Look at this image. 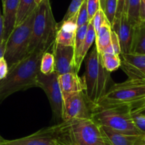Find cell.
<instances>
[{"label":"cell","mask_w":145,"mask_h":145,"mask_svg":"<svg viewBox=\"0 0 145 145\" xmlns=\"http://www.w3.org/2000/svg\"><path fill=\"white\" fill-rule=\"evenodd\" d=\"M44 53L33 51L9 68L8 74L0 80V103L14 93L38 88V76Z\"/></svg>","instance_id":"cell-1"},{"label":"cell","mask_w":145,"mask_h":145,"mask_svg":"<svg viewBox=\"0 0 145 145\" xmlns=\"http://www.w3.org/2000/svg\"><path fill=\"white\" fill-rule=\"evenodd\" d=\"M57 31L58 23L54 19L50 0H43L36 9L28 54L49 51L55 44Z\"/></svg>","instance_id":"cell-2"},{"label":"cell","mask_w":145,"mask_h":145,"mask_svg":"<svg viewBox=\"0 0 145 145\" xmlns=\"http://www.w3.org/2000/svg\"><path fill=\"white\" fill-rule=\"evenodd\" d=\"M86 71L83 80L86 85V95L95 104L100 103L109 88L112 86L111 72L105 69L102 56L95 45L84 59Z\"/></svg>","instance_id":"cell-3"},{"label":"cell","mask_w":145,"mask_h":145,"mask_svg":"<svg viewBox=\"0 0 145 145\" xmlns=\"http://www.w3.org/2000/svg\"><path fill=\"white\" fill-rule=\"evenodd\" d=\"M92 119L100 126L107 127L121 133L143 135L134 123L129 104H96Z\"/></svg>","instance_id":"cell-4"},{"label":"cell","mask_w":145,"mask_h":145,"mask_svg":"<svg viewBox=\"0 0 145 145\" xmlns=\"http://www.w3.org/2000/svg\"><path fill=\"white\" fill-rule=\"evenodd\" d=\"M2 145H73L70 134V121L42 128L24 137L3 139Z\"/></svg>","instance_id":"cell-5"},{"label":"cell","mask_w":145,"mask_h":145,"mask_svg":"<svg viewBox=\"0 0 145 145\" xmlns=\"http://www.w3.org/2000/svg\"><path fill=\"white\" fill-rule=\"evenodd\" d=\"M35 13L36 10L22 23L15 26L7 40L4 58L7 62L9 68L22 61L28 55Z\"/></svg>","instance_id":"cell-6"},{"label":"cell","mask_w":145,"mask_h":145,"mask_svg":"<svg viewBox=\"0 0 145 145\" xmlns=\"http://www.w3.org/2000/svg\"><path fill=\"white\" fill-rule=\"evenodd\" d=\"M144 96L145 79L128 78L112 85L99 103L129 104Z\"/></svg>","instance_id":"cell-7"},{"label":"cell","mask_w":145,"mask_h":145,"mask_svg":"<svg viewBox=\"0 0 145 145\" xmlns=\"http://www.w3.org/2000/svg\"><path fill=\"white\" fill-rule=\"evenodd\" d=\"M70 121V134L73 145H107L100 125L93 119Z\"/></svg>","instance_id":"cell-8"},{"label":"cell","mask_w":145,"mask_h":145,"mask_svg":"<svg viewBox=\"0 0 145 145\" xmlns=\"http://www.w3.org/2000/svg\"><path fill=\"white\" fill-rule=\"evenodd\" d=\"M38 87L44 90L48 97L54 120L57 123L63 122V97L58 81V75L56 72L50 75H44L40 72L38 76Z\"/></svg>","instance_id":"cell-9"},{"label":"cell","mask_w":145,"mask_h":145,"mask_svg":"<svg viewBox=\"0 0 145 145\" xmlns=\"http://www.w3.org/2000/svg\"><path fill=\"white\" fill-rule=\"evenodd\" d=\"M95 105L88 98L85 91L69 96L63 99L62 120L92 119Z\"/></svg>","instance_id":"cell-10"},{"label":"cell","mask_w":145,"mask_h":145,"mask_svg":"<svg viewBox=\"0 0 145 145\" xmlns=\"http://www.w3.org/2000/svg\"><path fill=\"white\" fill-rule=\"evenodd\" d=\"M55 58V71L58 76L77 72L75 65L74 47L55 44L52 47Z\"/></svg>","instance_id":"cell-11"},{"label":"cell","mask_w":145,"mask_h":145,"mask_svg":"<svg viewBox=\"0 0 145 145\" xmlns=\"http://www.w3.org/2000/svg\"><path fill=\"white\" fill-rule=\"evenodd\" d=\"M120 68L129 79H145V55L121 54Z\"/></svg>","instance_id":"cell-12"},{"label":"cell","mask_w":145,"mask_h":145,"mask_svg":"<svg viewBox=\"0 0 145 145\" xmlns=\"http://www.w3.org/2000/svg\"><path fill=\"white\" fill-rule=\"evenodd\" d=\"M111 26L119 38L121 54H129L132 48L135 26L129 22L126 15L124 14L119 19H115L113 24Z\"/></svg>","instance_id":"cell-13"},{"label":"cell","mask_w":145,"mask_h":145,"mask_svg":"<svg viewBox=\"0 0 145 145\" xmlns=\"http://www.w3.org/2000/svg\"><path fill=\"white\" fill-rule=\"evenodd\" d=\"M77 16L78 14L73 17L65 21H61L58 24V31L55 41L56 44L63 46H74L78 29Z\"/></svg>","instance_id":"cell-14"},{"label":"cell","mask_w":145,"mask_h":145,"mask_svg":"<svg viewBox=\"0 0 145 145\" xmlns=\"http://www.w3.org/2000/svg\"><path fill=\"white\" fill-rule=\"evenodd\" d=\"M60 87L63 99L86 90V85L83 78L77 72H68L58 76Z\"/></svg>","instance_id":"cell-15"},{"label":"cell","mask_w":145,"mask_h":145,"mask_svg":"<svg viewBox=\"0 0 145 145\" xmlns=\"http://www.w3.org/2000/svg\"><path fill=\"white\" fill-rule=\"evenodd\" d=\"M19 0H6L3 4V18L5 31L4 39L7 40L16 26V16Z\"/></svg>","instance_id":"cell-16"},{"label":"cell","mask_w":145,"mask_h":145,"mask_svg":"<svg viewBox=\"0 0 145 145\" xmlns=\"http://www.w3.org/2000/svg\"><path fill=\"white\" fill-rule=\"evenodd\" d=\"M107 145H134L140 135L121 133L107 127L100 126Z\"/></svg>","instance_id":"cell-17"},{"label":"cell","mask_w":145,"mask_h":145,"mask_svg":"<svg viewBox=\"0 0 145 145\" xmlns=\"http://www.w3.org/2000/svg\"><path fill=\"white\" fill-rule=\"evenodd\" d=\"M111 31L112 26L107 19L99 30L96 31L95 45L100 54L103 53H114L113 48L111 46Z\"/></svg>","instance_id":"cell-18"},{"label":"cell","mask_w":145,"mask_h":145,"mask_svg":"<svg viewBox=\"0 0 145 145\" xmlns=\"http://www.w3.org/2000/svg\"><path fill=\"white\" fill-rule=\"evenodd\" d=\"M132 54L145 55V22L141 21L135 26L133 40L131 52Z\"/></svg>","instance_id":"cell-19"},{"label":"cell","mask_w":145,"mask_h":145,"mask_svg":"<svg viewBox=\"0 0 145 145\" xmlns=\"http://www.w3.org/2000/svg\"><path fill=\"white\" fill-rule=\"evenodd\" d=\"M95 39L96 31L95 30V29L93 28L92 24L90 23V22H89L86 39H85V41L84 42H83V48H82L80 57H79V59L76 65V71H77L78 72H79V71H80L82 63H83V61H84L85 58H86V56L88 54V50L90 49V48L91 47V46L93 45V43L95 41Z\"/></svg>","instance_id":"cell-20"},{"label":"cell","mask_w":145,"mask_h":145,"mask_svg":"<svg viewBox=\"0 0 145 145\" xmlns=\"http://www.w3.org/2000/svg\"><path fill=\"white\" fill-rule=\"evenodd\" d=\"M37 7L38 5H36L35 0H19L16 26L22 23L29 15L36 10Z\"/></svg>","instance_id":"cell-21"},{"label":"cell","mask_w":145,"mask_h":145,"mask_svg":"<svg viewBox=\"0 0 145 145\" xmlns=\"http://www.w3.org/2000/svg\"><path fill=\"white\" fill-rule=\"evenodd\" d=\"M141 2L142 0H128L126 16L129 22L134 26L141 22Z\"/></svg>","instance_id":"cell-22"},{"label":"cell","mask_w":145,"mask_h":145,"mask_svg":"<svg viewBox=\"0 0 145 145\" xmlns=\"http://www.w3.org/2000/svg\"><path fill=\"white\" fill-rule=\"evenodd\" d=\"M88 24L89 23H88L83 26H80V27L78 28L77 31H76L74 46H73L75 51V65H76V63L78 61L82 48H83V42H84L85 39H86Z\"/></svg>","instance_id":"cell-23"},{"label":"cell","mask_w":145,"mask_h":145,"mask_svg":"<svg viewBox=\"0 0 145 145\" xmlns=\"http://www.w3.org/2000/svg\"><path fill=\"white\" fill-rule=\"evenodd\" d=\"M104 67L109 72H113L120 68L121 59L120 56L114 53H103L101 54Z\"/></svg>","instance_id":"cell-24"},{"label":"cell","mask_w":145,"mask_h":145,"mask_svg":"<svg viewBox=\"0 0 145 145\" xmlns=\"http://www.w3.org/2000/svg\"><path fill=\"white\" fill-rule=\"evenodd\" d=\"M40 71L44 75H50L55 71V58L53 53L45 52L42 56L40 65Z\"/></svg>","instance_id":"cell-25"},{"label":"cell","mask_w":145,"mask_h":145,"mask_svg":"<svg viewBox=\"0 0 145 145\" xmlns=\"http://www.w3.org/2000/svg\"><path fill=\"white\" fill-rule=\"evenodd\" d=\"M117 8H118V0H106L103 11L111 26L115 22Z\"/></svg>","instance_id":"cell-26"},{"label":"cell","mask_w":145,"mask_h":145,"mask_svg":"<svg viewBox=\"0 0 145 145\" xmlns=\"http://www.w3.org/2000/svg\"><path fill=\"white\" fill-rule=\"evenodd\" d=\"M84 1L85 0H72L62 21H65L68 19H71V18L73 17L75 15L77 14Z\"/></svg>","instance_id":"cell-27"},{"label":"cell","mask_w":145,"mask_h":145,"mask_svg":"<svg viewBox=\"0 0 145 145\" xmlns=\"http://www.w3.org/2000/svg\"><path fill=\"white\" fill-rule=\"evenodd\" d=\"M89 23L88 14L87 9V0H85L83 5L80 7L77 16V26L78 28Z\"/></svg>","instance_id":"cell-28"},{"label":"cell","mask_w":145,"mask_h":145,"mask_svg":"<svg viewBox=\"0 0 145 145\" xmlns=\"http://www.w3.org/2000/svg\"><path fill=\"white\" fill-rule=\"evenodd\" d=\"M106 20H107V17L105 14L104 11L102 9H100L96 12L95 14L94 15V16L90 22L92 24L95 30L97 31Z\"/></svg>","instance_id":"cell-29"},{"label":"cell","mask_w":145,"mask_h":145,"mask_svg":"<svg viewBox=\"0 0 145 145\" xmlns=\"http://www.w3.org/2000/svg\"><path fill=\"white\" fill-rule=\"evenodd\" d=\"M87 9L89 22L92 20L96 12L101 9L100 0H87Z\"/></svg>","instance_id":"cell-30"},{"label":"cell","mask_w":145,"mask_h":145,"mask_svg":"<svg viewBox=\"0 0 145 145\" xmlns=\"http://www.w3.org/2000/svg\"><path fill=\"white\" fill-rule=\"evenodd\" d=\"M132 117L137 128L142 135H145V115L139 113H132Z\"/></svg>","instance_id":"cell-31"},{"label":"cell","mask_w":145,"mask_h":145,"mask_svg":"<svg viewBox=\"0 0 145 145\" xmlns=\"http://www.w3.org/2000/svg\"><path fill=\"white\" fill-rule=\"evenodd\" d=\"M111 46H112V48H113L114 53L117 55L120 56L121 54V47H120V43L119 38L118 36L115 31L112 29L111 31Z\"/></svg>","instance_id":"cell-32"},{"label":"cell","mask_w":145,"mask_h":145,"mask_svg":"<svg viewBox=\"0 0 145 145\" xmlns=\"http://www.w3.org/2000/svg\"><path fill=\"white\" fill-rule=\"evenodd\" d=\"M132 113H136L142 109L145 108V96L139 100L129 103Z\"/></svg>","instance_id":"cell-33"},{"label":"cell","mask_w":145,"mask_h":145,"mask_svg":"<svg viewBox=\"0 0 145 145\" xmlns=\"http://www.w3.org/2000/svg\"><path fill=\"white\" fill-rule=\"evenodd\" d=\"M127 4L128 0H118V8H117L115 19H119L122 14L126 15Z\"/></svg>","instance_id":"cell-34"},{"label":"cell","mask_w":145,"mask_h":145,"mask_svg":"<svg viewBox=\"0 0 145 145\" xmlns=\"http://www.w3.org/2000/svg\"><path fill=\"white\" fill-rule=\"evenodd\" d=\"M9 65L5 58H2L0 59V80H3L8 74Z\"/></svg>","instance_id":"cell-35"},{"label":"cell","mask_w":145,"mask_h":145,"mask_svg":"<svg viewBox=\"0 0 145 145\" xmlns=\"http://www.w3.org/2000/svg\"><path fill=\"white\" fill-rule=\"evenodd\" d=\"M4 31H5V25H4L3 14L0 9V44L4 41Z\"/></svg>","instance_id":"cell-36"},{"label":"cell","mask_w":145,"mask_h":145,"mask_svg":"<svg viewBox=\"0 0 145 145\" xmlns=\"http://www.w3.org/2000/svg\"><path fill=\"white\" fill-rule=\"evenodd\" d=\"M140 20L145 22V0H142L141 2Z\"/></svg>","instance_id":"cell-37"},{"label":"cell","mask_w":145,"mask_h":145,"mask_svg":"<svg viewBox=\"0 0 145 145\" xmlns=\"http://www.w3.org/2000/svg\"><path fill=\"white\" fill-rule=\"evenodd\" d=\"M6 44L7 40H4L1 44H0V59L3 58L5 56V49H6Z\"/></svg>","instance_id":"cell-38"},{"label":"cell","mask_w":145,"mask_h":145,"mask_svg":"<svg viewBox=\"0 0 145 145\" xmlns=\"http://www.w3.org/2000/svg\"><path fill=\"white\" fill-rule=\"evenodd\" d=\"M134 145H145V135H140Z\"/></svg>","instance_id":"cell-39"},{"label":"cell","mask_w":145,"mask_h":145,"mask_svg":"<svg viewBox=\"0 0 145 145\" xmlns=\"http://www.w3.org/2000/svg\"><path fill=\"white\" fill-rule=\"evenodd\" d=\"M105 1L106 0H100V7L103 10H104L105 5Z\"/></svg>","instance_id":"cell-40"},{"label":"cell","mask_w":145,"mask_h":145,"mask_svg":"<svg viewBox=\"0 0 145 145\" xmlns=\"http://www.w3.org/2000/svg\"><path fill=\"white\" fill-rule=\"evenodd\" d=\"M42 1H43V0H35V2H36V5H39V4L41 3V2H42Z\"/></svg>","instance_id":"cell-41"},{"label":"cell","mask_w":145,"mask_h":145,"mask_svg":"<svg viewBox=\"0 0 145 145\" xmlns=\"http://www.w3.org/2000/svg\"><path fill=\"white\" fill-rule=\"evenodd\" d=\"M3 138L2 137L0 136V145H2V140H3Z\"/></svg>","instance_id":"cell-42"},{"label":"cell","mask_w":145,"mask_h":145,"mask_svg":"<svg viewBox=\"0 0 145 145\" xmlns=\"http://www.w3.org/2000/svg\"><path fill=\"white\" fill-rule=\"evenodd\" d=\"M5 1H6V0H2V5H3L4 3H5Z\"/></svg>","instance_id":"cell-43"},{"label":"cell","mask_w":145,"mask_h":145,"mask_svg":"<svg viewBox=\"0 0 145 145\" xmlns=\"http://www.w3.org/2000/svg\"></svg>","instance_id":"cell-44"}]
</instances>
